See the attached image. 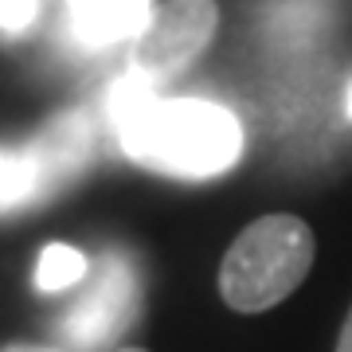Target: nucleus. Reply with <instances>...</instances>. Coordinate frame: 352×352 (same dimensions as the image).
Wrapping results in <instances>:
<instances>
[{
  "instance_id": "1",
  "label": "nucleus",
  "mask_w": 352,
  "mask_h": 352,
  "mask_svg": "<svg viewBox=\"0 0 352 352\" xmlns=\"http://www.w3.org/2000/svg\"><path fill=\"white\" fill-rule=\"evenodd\" d=\"M129 161L176 180H208L227 173L243 153L239 118L215 102L157 98L129 129L118 133Z\"/></svg>"
},
{
  "instance_id": "2",
  "label": "nucleus",
  "mask_w": 352,
  "mask_h": 352,
  "mask_svg": "<svg viewBox=\"0 0 352 352\" xmlns=\"http://www.w3.org/2000/svg\"><path fill=\"white\" fill-rule=\"evenodd\" d=\"M314 266V231L298 215H266L231 243L219 266V294L239 314L286 302Z\"/></svg>"
},
{
  "instance_id": "3",
  "label": "nucleus",
  "mask_w": 352,
  "mask_h": 352,
  "mask_svg": "<svg viewBox=\"0 0 352 352\" xmlns=\"http://www.w3.org/2000/svg\"><path fill=\"white\" fill-rule=\"evenodd\" d=\"M138 309L141 286L129 254L106 251L87 274L78 302L55 321V329L75 352H102L138 321Z\"/></svg>"
},
{
  "instance_id": "4",
  "label": "nucleus",
  "mask_w": 352,
  "mask_h": 352,
  "mask_svg": "<svg viewBox=\"0 0 352 352\" xmlns=\"http://www.w3.org/2000/svg\"><path fill=\"white\" fill-rule=\"evenodd\" d=\"M219 12L212 0H168L149 16L129 51V75L164 87L168 78L184 75L200 51L212 43Z\"/></svg>"
},
{
  "instance_id": "5",
  "label": "nucleus",
  "mask_w": 352,
  "mask_h": 352,
  "mask_svg": "<svg viewBox=\"0 0 352 352\" xmlns=\"http://www.w3.org/2000/svg\"><path fill=\"white\" fill-rule=\"evenodd\" d=\"M28 149L36 157L39 180H43V200H47L51 192H59L67 180L87 173L90 157H94V122L78 110L55 113Z\"/></svg>"
},
{
  "instance_id": "6",
  "label": "nucleus",
  "mask_w": 352,
  "mask_h": 352,
  "mask_svg": "<svg viewBox=\"0 0 352 352\" xmlns=\"http://www.w3.org/2000/svg\"><path fill=\"white\" fill-rule=\"evenodd\" d=\"M71 32L90 47H110L122 39H138L149 24V0H67Z\"/></svg>"
},
{
  "instance_id": "7",
  "label": "nucleus",
  "mask_w": 352,
  "mask_h": 352,
  "mask_svg": "<svg viewBox=\"0 0 352 352\" xmlns=\"http://www.w3.org/2000/svg\"><path fill=\"white\" fill-rule=\"evenodd\" d=\"M43 200V180H39L36 157L32 149H12V145H0V215L20 212L28 204Z\"/></svg>"
},
{
  "instance_id": "8",
  "label": "nucleus",
  "mask_w": 352,
  "mask_h": 352,
  "mask_svg": "<svg viewBox=\"0 0 352 352\" xmlns=\"http://www.w3.org/2000/svg\"><path fill=\"white\" fill-rule=\"evenodd\" d=\"M90 274V258L67 243H47L39 251V263H36V289L43 294H59V289H71L78 282H87Z\"/></svg>"
},
{
  "instance_id": "9",
  "label": "nucleus",
  "mask_w": 352,
  "mask_h": 352,
  "mask_svg": "<svg viewBox=\"0 0 352 352\" xmlns=\"http://www.w3.org/2000/svg\"><path fill=\"white\" fill-rule=\"evenodd\" d=\"M321 16H325V4L321 0H278L274 8L266 12L270 28H274L278 36L286 39H309L321 24Z\"/></svg>"
},
{
  "instance_id": "10",
  "label": "nucleus",
  "mask_w": 352,
  "mask_h": 352,
  "mask_svg": "<svg viewBox=\"0 0 352 352\" xmlns=\"http://www.w3.org/2000/svg\"><path fill=\"white\" fill-rule=\"evenodd\" d=\"M39 12V0H0V32H28Z\"/></svg>"
},
{
  "instance_id": "11",
  "label": "nucleus",
  "mask_w": 352,
  "mask_h": 352,
  "mask_svg": "<svg viewBox=\"0 0 352 352\" xmlns=\"http://www.w3.org/2000/svg\"><path fill=\"white\" fill-rule=\"evenodd\" d=\"M337 352H352V309H349V317H344V329H340Z\"/></svg>"
},
{
  "instance_id": "12",
  "label": "nucleus",
  "mask_w": 352,
  "mask_h": 352,
  "mask_svg": "<svg viewBox=\"0 0 352 352\" xmlns=\"http://www.w3.org/2000/svg\"><path fill=\"white\" fill-rule=\"evenodd\" d=\"M0 352H55V349H43V344H8Z\"/></svg>"
},
{
  "instance_id": "13",
  "label": "nucleus",
  "mask_w": 352,
  "mask_h": 352,
  "mask_svg": "<svg viewBox=\"0 0 352 352\" xmlns=\"http://www.w3.org/2000/svg\"><path fill=\"white\" fill-rule=\"evenodd\" d=\"M344 110H349V118H352V87H349V94H344Z\"/></svg>"
},
{
  "instance_id": "14",
  "label": "nucleus",
  "mask_w": 352,
  "mask_h": 352,
  "mask_svg": "<svg viewBox=\"0 0 352 352\" xmlns=\"http://www.w3.org/2000/svg\"><path fill=\"white\" fill-rule=\"evenodd\" d=\"M122 352H145V349H122Z\"/></svg>"
}]
</instances>
